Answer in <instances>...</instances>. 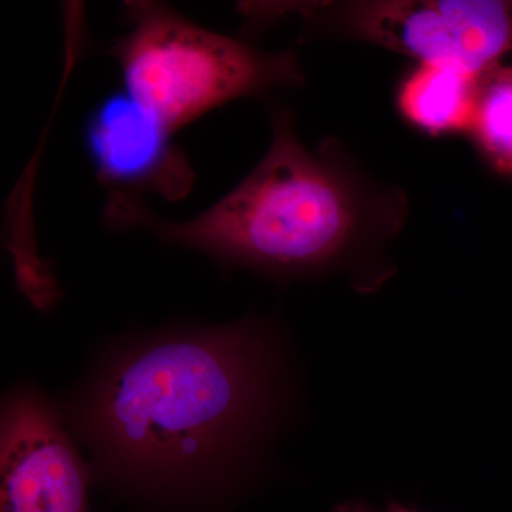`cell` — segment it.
Listing matches in <instances>:
<instances>
[{
    "label": "cell",
    "mask_w": 512,
    "mask_h": 512,
    "mask_svg": "<svg viewBox=\"0 0 512 512\" xmlns=\"http://www.w3.org/2000/svg\"><path fill=\"white\" fill-rule=\"evenodd\" d=\"M278 340L251 320L168 330L107 357L73 417L111 480L161 501L225 493L278 409Z\"/></svg>",
    "instance_id": "6da1fadb"
},
{
    "label": "cell",
    "mask_w": 512,
    "mask_h": 512,
    "mask_svg": "<svg viewBox=\"0 0 512 512\" xmlns=\"http://www.w3.org/2000/svg\"><path fill=\"white\" fill-rule=\"evenodd\" d=\"M268 153L210 210L165 221L137 194L109 190L104 224L146 229L165 244L276 275H313L349 266L403 227L402 191L375 187L349 167L336 144L308 150L289 110H272Z\"/></svg>",
    "instance_id": "7a4b0ae2"
},
{
    "label": "cell",
    "mask_w": 512,
    "mask_h": 512,
    "mask_svg": "<svg viewBox=\"0 0 512 512\" xmlns=\"http://www.w3.org/2000/svg\"><path fill=\"white\" fill-rule=\"evenodd\" d=\"M123 12L130 30L110 55L128 96L171 134L229 101L305 83L295 53L218 35L163 3L126 2Z\"/></svg>",
    "instance_id": "3957f363"
},
{
    "label": "cell",
    "mask_w": 512,
    "mask_h": 512,
    "mask_svg": "<svg viewBox=\"0 0 512 512\" xmlns=\"http://www.w3.org/2000/svg\"><path fill=\"white\" fill-rule=\"evenodd\" d=\"M265 23L296 13L312 32L333 33L483 76L512 64L510 0H349L261 3Z\"/></svg>",
    "instance_id": "277c9868"
},
{
    "label": "cell",
    "mask_w": 512,
    "mask_h": 512,
    "mask_svg": "<svg viewBox=\"0 0 512 512\" xmlns=\"http://www.w3.org/2000/svg\"><path fill=\"white\" fill-rule=\"evenodd\" d=\"M0 512H90V474L55 407L32 387L6 396Z\"/></svg>",
    "instance_id": "5b68a950"
},
{
    "label": "cell",
    "mask_w": 512,
    "mask_h": 512,
    "mask_svg": "<svg viewBox=\"0 0 512 512\" xmlns=\"http://www.w3.org/2000/svg\"><path fill=\"white\" fill-rule=\"evenodd\" d=\"M86 143L97 177L110 190L153 191L177 201L194 184V171L173 134L127 93L101 101L87 121Z\"/></svg>",
    "instance_id": "8992f818"
},
{
    "label": "cell",
    "mask_w": 512,
    "mask_h": 512,
    "mask_svg": "<svg viewBox=\"0 0 512 512\" xmlns=\"http://www.w3.org/2000/svg\"><path fill=\"white\" fill-rule=\"evenodd\" d=\"M478 77L456 67L420 64L399 90L400 110L414 126L431 134L470 130Z\"/></svg>",
    "instance_id": "52a82bcc"
},
{
    "label": "cell",
    "mask_w": 512,
    "mask_h": 512,
    "mask_svg": "<svg viewBox=\"0 0 512 512\" xmlns=\"http://www.w3.org/2000/svg\"><path fill=\"white\" fill-rule=\"evenodd\" d=\"M470 131L495 170L512 175V64L478 77Z\"/></svg>",
    "instance_id": "ba28073f"
},
{
    "label": "cell",
    "mask_w": 512,
    "mask_h": 512,
    "mask_svg": "<svg viewBox=\"0 0 512 512\" xmlns=\"http://www.w3.org/2000/svg\"><path fill=\"white\" fill-rule=\"evenodd\" d=\"M330 512H421L414 510V508L407 507V505L399 503H389L384 507H376L370 504L369 501L362 500V498H353V500L342 501L336 504Z\"/></svg>",
    "instance_id": "9c48e42d"
}]
</instances>
